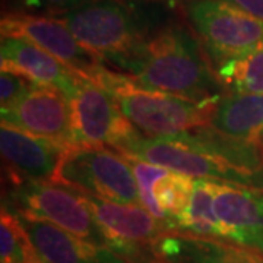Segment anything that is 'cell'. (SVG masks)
<instances>
[{"instance_id":"cell-13","label":"cell","mask_w":263,"mask_h":263,"mask_svg":"<svg viewBox=\"0 0 263 263\" xmlns=\"http://www.w3.org/2000/svg\"><path fill=\"white\" fill-rule=\"evenodd\" d=\"M0 67L2 70L25 75L38 84L53 86L69 100L73 98L84 81L82 76L70 70L46 50L18 37H2Z\"/></svg>"},{"instance_id":"cell-11","label":"cell","mask_w":263,"mask_h":263,"mask_svg":"<svg viewBox=\"0 0 263 263\" xmlns=\"http://www.w3.org/2000/svg\"><path fill=\"white\" fill-rule=\"evenodd\" d=\"M2 123L73 146L70 100L48 85H40L13 107L2 110Z\"/></svg>"},{"instance_id":"cell-17","label":"cell","mask_w":263,"mask_h":263,"mask_svg":"<svg viewBox=\"0 0 263 263\" xmlns=\"http://www.w3.org/2000/svg\"><path fill=\"white\" fill-rule=\"evenodd\" d=\"M168 139L183 143L212 158L228 162L237 168L253 173L263 170L262 145L231 138L209 124L170 136Z\"/></svg>"},{"instance_id":"cell-20","label":"cell","mask_w":263,"mask_h":263,"mask_svg":"<svg viewBox=\"0 0 263 263\" xmlns=\"http://www.w3.org/2000/svg\"><path fill=\"white\" fill-rule=\"evenodd\" d=\"M227 92L263 95V46L216 67Z\"/></svg>"},{"instance_id":"cell-21","label":"cell","mask_w":263,"mask_h":263,"mask_svg":"<svg viewBox=\"0 0 263 263\" xmlns=\"http://www.w3.org/2000/svg\"><path fill=\"white\" fill-rule=\"evenodd\" d=\"M0 256L2 263H29L38 257L18 216L5 206L0 215Z\"/></svg>"},{"instance_id":"cell-9","label":"cell","mask_w":263,"mask_h":263,"mask_svg":"<svg viewBox=\"0 0 263 263\" xmlns=\"http://www.w3.org/2000/svg\"><path fill=\"white\" fill-rule=\"evenodd\" d=\"M70 107L73 146L114 148L136 129L122 113L113 95L91 81L81 82Z\"/></svg>"},{"instance_id":"cell-10","label":"cell","mask_w":263,"mask_h":263,"mask_svg":"<svg viewBox=\"0 0 263 263\" xmlns=\"http://www.w3.org/2000/svg\"><path fill=\"white\" fill-rule=\"evenodd\" d=\"M70 146L35 136L2 123L0 149L3 160V184L24 180H53L66 151Z\"/></svg>"},{"instance_id":"cell-4","label":"cell","mask_w":263,"mask_h":263,"mask_svg":"<svg viewBox=\"0 0 263 263\" xmlns=\"http://www.w3.org/2000/svg\"><path fill=\"white\" fill-rule=\"evenodd\" d=\"M2 206L46 219L86 243L107 246L103 228L86 206L82 195L63 184L50 180H24L16 184H3Z\"/></svg>"},{"instance_id":"cell-24","label":"cell","mask_w":263,"mask_h":263,"mask_svg":"<svg viewBox=\"0 0 263 263\" xmlns=\"http://www.w3.org/2000/svg\"><path fill=\"white\" fill-rule=\"evenodd\" d=\"M40 85L41 84L29 79L25 75L9 72V70H2L0 73V108L8 110L10 107H13Z\"/></svg>"},{"instance_id":"cell-23","label":"cell","mask_w":263,"mask_h":263,"mask_svg":"<svg viewBox=\"0 0 263 263\" xmlns=\"http://www.w3.org/2000/svg\"><path fill=\"white\" fill-rule=\"evenodd\" d=\"M127 164L130 165L132 171H133V176L136 179L138 183V187H139V195H141V202L142 206L145 208L151 215L155 216L157 219H160L162 222H167L173 228V224L168 219V216L164 214V211L161 209L157 199L154 196V186L155 183L164 177L165 174H168L170 170L160 167V165H154L149 162H145V161L138 160V158H133L129 155H123Z\"/></svg>"},{"instance_id":"cell-26","label":"cell","mask_w":263,"mask_h":263,"mask_svg":"<svg viewBox=\"0 0 263 263\" xmlns=\"http://www.w3.org/2000/svg\"><path fill=\"white\" fill-rule=\"evenodd\" d=\"M254 18L263 19V0H222Z\"/></svg>"},{"instance_id":"cell-25","label":"cell","mask_w":263,"mask_h":263,"mask_svg":"<svg viewBox=\"0 0 263 263\" xmlns=\"http://www.w3.org/2000/svg\"><path fill=\"white\" fill-rule=\"evenodd\" d=\"M88 2H92V0H19L16 12L56 16L75 8H79Z\"/></svg>"},{"instance_id":"cell-18","label":"cell","mask_w":263,"mask_h":263,"mask_svg":"<svg viewBox=\"0 0 263 263\" xmlns=\"http://www.w3.org/2000/svg\"><path fill=\"white\" fill-rule=\"evenodd\" d=\"M209 126L263 146V95L227 92L216 101Z\"/></svg>"},{"instance_id":"cell-16","label":"cell","mask_w":263,"mask_h":263,"mask_svg":"<svg viewBox=\"0 0 263 263\" xmlns=\"http://www.w3.org/2000/svg\"><path fill=\"white\" fill-rule=\"evenodd\" d=\"M160 263H263V254L206 237L168 233L154 245Z\"/></svg>"},{"instance_id":"cell-29","label":"cell","mask_w":263,"mask_h":263,"mask_svg":"<svg viewBox=\"0 0 263 263\" xmlns=\"http://www.w3.org/2000/svg\"><path fill=\"white\" fill-rule=\"evenodd\" d=\"M29 263H47V262H46V260H43V259H41V257L38 256L37 259H34V260H31V262H29Z\"/></svg>"},{"instance_id":"cell-15","label":"cell","mask_w":263,"mask_h":263,"mask_svg":"<svg viewBox=\"0 0 263 263\" xmlns=\"http://www.w3.org/2000/svg\"><path fill=\"white\" fill-rule=\"evenodd\" d=\"M82 199L105 237L154 246L162 235L173 233L170 224L151 215L142 205L116 203L86 195H82Z\"/></svg>"},{"instance_id":"cell-3","label":"cell","mask_w":263,"mask_h":263,"mask_svg":"<svg viewBox=\"0 0 263 263\" xmlns=\"http://www.w3.org/2000/svg\"><path fill=\"white\" fill-rule=\"evenodd\" d=\"M98 85L113 95L126 119L146 136L170 138L211 124L216 100L193 101L179 95L145 89L130 76L107 69Z\"/></svg>"},{"instance_id":"cell-6","label":"cell","mask_w":263,"mask_h":263,"mask_svg":"<svg viewBox=\"0 0 263 263\" xmlns=\"http://www.w3.org/2000/svg\"><path fill=\"white\" fill-rule=\"evenodd\" d=\"M51 181L108 202L142 205L130 165L105 146H72L66 151Z\"/></svg>"},{"instance_id":"cell-28","label":"cell","mask_w":263,"mask_h":263,"mask_svg":"<svg viewBox=\"0 0 263 263\" xmlns=\"http://www.w3.org/2000/svg\"><path fill=\"white\" fill-rule=\"evenodd\" d=\"M138 2H143V3H167V5H181L184 2H189V0H138Z\"/></svg>"},{"instance_id":"cell-8","label":"cell","mask_w":263,"mask_h":263,"mask_svg":"<svg viewBox=\"0 0 263 263\" xmlns=\"http://www.w3.org/2000/svg\"><path fill=\"white\" fill-rule=\"evenodd\" d=\"M2 37L28 40L60 60L86 81L98 82L108 69L98 54L86 48L60 19L27 12H6L2 16Z\"/></svg>"},{"instance_id":"cell-27","label":"cell","mask_w":263,"mask_h":263,"mask_svg":"<svg viewBox=\"0 0 263 263\" xmlns=\"http://www.w3.org/2000/svg\"><path fill=\"white\" fill-rule=\"evenodd\" d=\"M19 0H3V13L6 12H16Z\"/></svg>"},{"instance_id":"cell-22","label":"cell","mask_w":263,"mask_h":263,"mask_svg":"<svg viewBox=\"0 0 263 263\" xmlns=\"http://www.w3.org/2000/svg\"><path fill=\"white\" fill-rule=\"evenodd\" d=\"M195 183L196 179L174 171H170L155 183L154 196L164 214L168 216L171 224L190 205L195 192Z\"/></svg>"},{"instance_id":"cell-2","label":"cell","mask_w":263,"mask_h":263,"mask_svg":"<svg viewBox=\"0 0 263 263\" xmlns=\"http://www.w3.org/2000/svg\"><path fill=\"white\" fill-rule=\"evenodd\" d=\"M138 0H92L56 15L85 47L116 69L139 51L154 21ZM51 16V15H50Z\"/></svg>"},{"instance_id":"cell-19","label":"cell","mask_w":263,"mask_h":263,"mask_svg":"<svg viewBox=\"0 0 263 263\" xmlns=\"http://www.w3.org/2000/svg\"><path fill=\"white\" fill-rule=\"evenodd\" d=\"M216 183L218 181L196 179L190 205L173 221L174 233L227 241V228L214 209Z\"/></svg>"},{"instance_id":"cell-7","label":"cell","mask_w":263,"mask_h":263,"mask_svg":"<svg viewBox=\"0 0 263 263\" xmlns=\"http://www.w3.org/2000/svg\"><path fill=\"white\" fill-rule=\"evenodd\" d=\"M113 149L122 155H129L193 179L196 177L263 190V170L253 173L237 168L228 162L200 154L168 138L146 136L138 129L116 143Z\"/></svg>"},{"instance_id":"cell-14","label":"cell","mask_w":263,"mask_h":263,"mask_svg":"<svg viewBox=\"0 0 263 263\" xmlns=\"http://www.w3.org/2000/svg\"><path fill=\"white\" fill-rule=\"evenodd\" d=\"M25 228L38 256L47 263H127L107 246H95L37 216L13 212Z\"/></svg>"},{"instance_id":"cell-12","label":"cell","mask_w":263,"mask_h":263,"mask_svg":"<svg viewBox=\"0 0 263 263\" xmlns=\"http://www.w3.org/2000/svg\"><path fill=\"white\" fill-rule=\"evenodd\" d=\"M214 209L228 243L263 254V190L216 183Z\"/></svg>"},{"instance_id":"cell-1","label":"cell","mask_w":263,"mask_h":263,"mask_svg":"<svg viewBox=\"0 0 263 263\" xmlns=\"http://www.w3.org/2000/svg\"><path fill=\"white\" fill-rule=\"evenodd\" d=\"M145 89L179 95L193 101L227 94L214 65L183 15L152 29L136 54L116 69Z\"/></svg>"},{"instance_id":"cell-5","label":"cell","mask_w":263,"mask_h":263,"mask_svg":"<svg viewBox=\"0 0 263 263\" xmlns=\"http://www.w3.org/2000/svg\"><path fill=\"white\" fill-rule=\"evenodd\" d=\"M180 8L215 70L263 46V19L222 0H189Z\"/></svg>"}]
</instances>
